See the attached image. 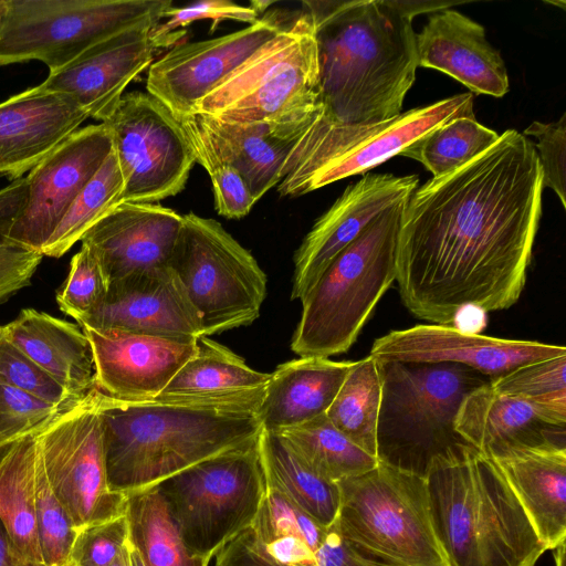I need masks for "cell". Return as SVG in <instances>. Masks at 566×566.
Returning a JSON list of instances; mask_svg holds the SVG:
<instances>
[{
  "instance_id": "7bdbcfd3",
  "label": "cell",
  "mask_w": 566,
  "mask_h": 566,
  "mask_svg": "<svg viewBox=\"0 0 566 566\" xmlns=\"http://www.w3.org/2000/svg\"><path fill=\"white\" fill-rule=\"evenodd\" d=\"M108 281L88 248L72 258L64 283L56 291V303L62 312L75 321L94 311L105 298Z\"/></svg>"
},
{
  "instance_id": "ba28073f",
  "label": "cell",
  "mask_w": 566,
  "mask_h": 566,
  "mask_svg": "<svg viewBox=\"0 0 566 566\" xmlns=\"http://www.w3.org/2000/svg\"><path fill=\"white\" fill-rule=\"evenodd\" d=\"M155 486L187 548L210 562L254 521L266 495L260 434Z\"/></svg>"
},
{
  "instance_id": "f35d334b",
  "label": "cell",
  "mask_w": 566,
  "mask_h": 566,
  "mask_svg": "<svg viewBox=\"0 0 566 566\" xmlns=\"http://www.w3.org/2000/svg\"><path fill=\"white\" fill-rule=\"evenodd\" d=\"M500 135L474 117L453 118L430 130L400 154L421 163L433 177L467 164L492 147Z\"/></svg>"
},
{
  "instance_id": "d6986e66",
  "label": "cell",
  "mask_w": 566,
  "mask_h": 566,
  "mask_svg": "<svg viewBox=\"0 0 566 566\" xmlns=\"http://www.w3.org/2000/svg\"><path fill=\"white\" fill-rule=\"evenodd\" d=\"M81 328L93 352L95 387L118 400L156 399L197 350L191 337Z\"/></svg>"
},
{
  "instance_id": "836d02e7",
  "label": "cell",
  "mask_w": 566,
  "mask_h": 566,
  "mask_svg": "<svg viewBox=\"0 0 566 566\" xmlns=\"http://www.w3.org/2000/svg\"><path fill=\"white\" fill-rule=\"evenodd\" d=\"M129 541L147 566H208L192 554L156 486L127 495Z\"/></svg>"
},
{
  "instance_id": "ffe728a7",
  "label": "cell",
  "mask_w": 566,
  "mask_h": 566,
  "mask_svg": "<svg viewBox=\"0 0 566 566\" xmlns=\"http://www.w3.org/2000/svg\"><path fill=\"white\" fill-rule=\"evenodd\" d=\"M160 20H146L95 43L65 66L50 72L41 85L71 96L88 117L103 123L116 109L125 88L154 60L151 30Z\"/></svg>"
},
{
  "instance_id": "60d3db41",
  "label": "cell",
  "mask_w": 566,
  "mask_h": 566,
  "mask_svg": "<svg viewBox=\"0 0 566 566\" xmlns=\"http://www.w3.org/2000/svg\"><path fill=\"white\" fill-rule=\"evenodd\" d=\"M35 496L38 532L45 566H74L73 552L78 531L48 482L38 447Z\"/></svg>"
},
{
  "instance_id": "52a82bcc",
  "label": "cell",
  "mask_w": 566,
  "mask_h": 566,
  "mask_svg": "<svg viewBox=\"0 0 566 566\" xmlns=\"http://www.w3.org/2000/svg\"><path fill=\"white\" fill-rule=\"evenodd\" d=\"M319 112L317 46L303 9L205 96L193 114L228 124L289 126L298 138Z\"/></svg>"
},
{
  "instance_id": "f5cc1de1",
  "label": "cell",
  "mask_w": 566,
  "mask_h": 566,
  "mask_svg": "<svg viewBox=\"0 0 566 566\" xmlns=\"http://www.w3.org/2000/svg\"><path fill=\"white\" fill-rule=\"evenodd\" d=\"M109 566H133L130 557V541L129 544Z\"/></svg>"
},
{
  "instance_id": "f907efd6",
  "label": "cell",
  "mask_w": 566,
  "mask_h": 566,
  "mask_svg": "<svg viewBox=\"0 0 566 566\" xmlns=\"http://www.w3.org/2000/svg\"><path fill=\"white\" fill-rule=\"evenodd\" d=\"M486 314L483 308L468 304L457 311L450 325L463 333L480 334L488 324Z\"/></svg>"
},
{
  "instance_id": "74e56055",
  "label": "cell",
  "mask_w": 566,
  "mask_h": 566,
  "mask_svg": "<svg viewBox=\"0 0 566 566\" xmlns=\"http://www.w3.org/2000/svg\"><path fill=\"white\" fill-rule=\"evenodd\" d=\"M566 355L518 366L490 379L499 394L523 400L549 426L566 427Z\"/></svg>"
},
{
  "instance_id": "7c38bea8",
  "label": "cell",
  "mask_w": 566,
  "mask_h": 566,
  "mask_svg": "<svg viewBox=\"0 0 566 566\" xmlns=\"http://www.w3.org/2000/svg\"><path fill=\"white\" fill-rule=\"evenodd\" d=\"M48 482L80 532L126 514L111 489L94 389L34 434Z\"/></svg>"
},
{
  "instance_id": "9c48e42d",
  "label": "cell",
  "mask_w": 566,
  "mask_h": 566,
  "mask_svg": "<svg viewBox=\"0 0 566 566\" xmlns=\"http://www.w3.org/2000/svg\"><path fill=\"white\" fill-rule=\"evenodd\" d=\"M340 533L387 566H447L431 524L426 479L382 463L337 482Z\"/></svg>"
},
{
  "instance_id": "8d00e7d4",
  "label": "cell",
  "mask_w": 566,
  "mask_h": 566,
  "mask_svg": "<svg viewBox=\"0 0 566 566\" xmlns=\"http://www.w3.org/2000/svg\"><path fill=\"white\" fill-rule=\"evenodd\" d=\"M124 179L114 149L99 170L77 196L42 255H64L105 214L122 202Z\"/></svg>"
},
{
  "instance_id": "d6a6232c",
  "label": "cell",
  "mask_w": 566,
  "mask_h": 566,
  "mask_svg": "<svg viewBox=\"0 0 566 566\" xmlns=\"http://www.w3.org/2000/svg\"><path fill=\"white\" fill-rule=\"evenodd\" d=\"M260 450L268 489L324 526L332 525L339 509L337 482L318 474L280 432L262 429Z\"/></svg>"
},
{
  "instance_id": "83f0119b",
  "label": "cell",
  "mask_w": 566,
  "mask_h": 566,
  "mask_svg": "<svg viewBox=\"0 0 566 566\" xmlns=\"http://www.w3.org/2000/svg\"><path fill=\"white\" fill-rule=\"evenodd\" d=\"M0 331L73 397L82 399L95 388L92 347L77 325L24 308Z\"/></svg>"
},
{
  "instance_id": "cb8c5ba5",
  "label": "cell",
  "mask_w": 566,
  "mask_h": 566,
  "mask_svg": "<svg viewBox=\"0 0 566 566\" xmlns=\"http://www.w3.org/2000/svg\"><path fill=\"white\" fill-rule=\"evenodd\" d=\"M418 66L443 72L474 93L502 97L510 83L504 60L484 28L452 9L429 17L415 35Z\"/></svg>"
},
{
  "instance_id": "d590c367",
  "label": "cell",
  "mask_w": 566,
  "mask_h": 566,
  "mask_svg": "<svg viewBox=\"0 0 566 566\" xmlns=\"http://www.w3.org/2000/svg\"><path fill=\"white\" fill-rule=\"evenodd\" d=\"M323 478L338 482L377 465V459L349 440L323 413L280 431Z\"/></svg>"
},
{
  "instance_id": "f6af8a7d",
  "label": "cell",
  "mask_w": 566,
  "mask_h": 566,
  "mask_svg": "<svg viewBox=\"0 0 566 566\" xmlns=\"http://www.w3.org/2000/svg\"><path fill=\"white\" fill-rule=\"evenodd\" d=\"M0 381L60 407H70L81 400L9 342L1 331Z\"/></svg>"
},
{
  "instance_id": "3957f363",
  "label": "cell",
  "mask_w": 566,
  "mask_h": 566,
  "mask_svg": "<svg viewBox=\"0 0 566 566\" xmlns=\"http://www.w3.org/2000/svg\"><path fill=\"white\" fill-rule=\"evenodd\" d=\"M111 489L124 495L163 480L262 431L258 410L160 400L125 401L94 388Z\"/></svg>"
},
{
  "instance_id": "8992f818",
  "label": "cell",
  "mask_w": 566,
  "mask_h": 566,
  "mask_svg": "<svg viewBox=\"0 0 566 566\" xmlns=\"http://www.w3.org/2000/svg\"><path fill=\"white\" fill-rule=\"evenodd\" d=\"M407 200V199H406ZM406 200L382 212L327 266L302 302L291 349L300 357L346 353L397 276Z\"/></svg>"
},
{
  "instance_id": "ac0fdd59",
  "label": "cell",
  "mask_w": 566,
  "mask_h": 566,
  "mask_svg": "<svg viewBox=\"0 0 566 566\" xmlns=\"http://www.w3.org/2000/svg\"><path fill=\"white\" fill-rule=\"evenodd\" d=\"M418 176L366 174L314 223L294 255L291 300L302 301L333 260L382 212L406 200Z\"/></svg>"
},
{
  "instance_id": "ee69618b",
  "label": "cell",
  "mask_w": 566,
  "mask_h": 566,
  "mask_svg": "<svg viewBox=\"0 0 566 566\" xmlns=\"http://www.w3.org/2000/svg\"><path fill=\"white\" fill-rule=\"evenodd\" d=\"M163 18L164 23H158L151 30V39L156 49L168 46L182 38L185 29L189 24L200 20H211L210 32H213L222 21H238L253 24L261 15L250 4L248 7L237 4L228 0L199 1L181 8L174 6L168 8Z\"/></svg>"
},
{
  "instance_id": "b9f144b4",
  "label": "cell",
  "mask_w": 566,
  "mask_h": 566,
  "mask_svg": "<svg viewBox=\"0 0 566 566\" xmlns=\"http://www.w3.org/2000/svg\"><path fill=\"white\" fill-rule=\"evenodd\" d=\"M70 407L53 405L0 381V450L36 434Z\"/></svg>"
},
{
  "instance_id": "6f0895ef",
  "label": "cell",
  "mask_w": 566,
  "mask_h": 566,
  "mask_svg": "<svg viewBox=\"0 0 566 566\" xmlns=\"http://www.w3.org/2000/svg\"><path fill=\"white\" fill-rule=\"evenodd\" d=\"M2 2H3V0H0V12H1V9H2Z\"/></svg>"
},
{
  "instance_id": "f546056e",
  "label": "cell",
  "mask_w": 566,
  "mask_h": 566,
  "mask_svg": "<svg viewBox=\"0 0 566 566\" xmlns=\"http://www.w3.org/2000/svg\"><path fill=\"white\" fill-rule=\"evenodd\" d=\"M547 549L566 538V448L515 451L493 460Z\"/></svg>"
},
{
  "instance_id": "8fae6325",
  "label": "cell",
  "mask_w": 566,
  "mask_h": 566,
  "mask_svg": "<svg viewBox=\"0 0 566 566\" xmlns=\"http://www.w3.org/2000/svg\"><path fill=\"white\" fill-rule=\"evenodd\" d=\"M169 266L200 316L201 336L249 325L260 316L266 274L218 221L182 214Z\"/></svg>"
},
{
  "instance_id": "5b68a950",
  "label": "cell",
  "mask_w": 566,
  "mask_h": 566,
  "mask_svg": "<svg viewBox=\"0 0 566 566\" xmlns=\"http://www.w3.org/2000/svg\"><path fill=\"white\" fill-rule=\"evenodd\" d=\"M376 426V459L426 479L433 464L470 444L455 431L463 399L490 381L451 363H382Z\"/></svg>"
},
{
  "instance_id": "4fadbf2b",
  "label": "cell",
  "mask_w": 566,
  "mask_h": 566,
  "mask_svg": "<svg viewBox=\"0 0 566 566\" xmlns=\"http://www.w3.org/2000/svg\"><path fill=\"white\" fill-rule=\"evenodd\" d=\"M103 124L124 179L122 202L154 203L185 188L196 159L179 119L159 99L124 94Z\"/></svg>"
},
{
  "instance_id": "2e32d148",
  "label": "cell",
  "mask_w": 566,
  "mask_h": 566,
  "mask_svg": "<svg viewBox=\"0 0 566 566\" xmlns=\"http://www.w3.org/2000/svg\"><path fill=\"white\" fill-rule=\"evenodd\" d=\"M290 21L281 12L264 13L235 32L172 48L148 69L147 93L177 118L195 113L197 104Z\"/></svg>"
},
{
  "instance_id": "bcb514c9",
  "label": "cell",
  "mask_w": 566,
  "mask_h": 566,
  "mask_svg": "<svg viewBox=\"0 0 566 566\" xmlns=\"http://www.w3.org/2000/svg\"><path fill=\"white\" fill-rule=\"evenodd\" d=\"M128 544L126 514L91 525L78 532L74 566H109Z\"/></svg>"
},
{
  "instance_id": "277c9868",
  "label": "cell",
  "mask_w": 566,
  "mask_h": 566,
  "mask_svg": "<svg viewBox=\"0 0 566 566\" xmlns=\"http://www.w3.org/2000/svg\"><path fill=\"white\" fill-rule=\"evenodd\" d=\"M426 482L447 566H534L547 551L497 464L473 447L438 460Z\"/></svg>"
},
{
  "instance_id": "9f6ffc18",
  "label": "cell",
  "mask_w": 566,
  "mask_h": 566,
  "mask_svg": "<svg viewBox=\"0 0 566 566\" xmlns=\"http://www.w3.org/2000/svg\"><path fill=\"white\" fill-rule=\"evenodd\" d=\"M7 450H8V449H7ZM7 450H0V459L2 458V455L4 454V452H6Z\"/></svg>"
},
{
  "instance_id": "11a10c76",
  "label": "cell",
  "mask_w": 566,
  "mask_h": 566,
  "mask_svg": "<svg viewBox=\"0 0 566 566\" xmlns=\"http://www.w3.org/2000/svg\"><path fill=\"white\" fill-rule=\"evenodd\" d=\"M130 557H132V564L133 566H147L145 562L139 556L138 552L135 549V547L130 543Z\"/></svg>"
},
{
  "instance_id": "f1b7e54d",
  "label": "cell",
  "mask_w": 566,
  "mask_h": 566,
  "mask_svg": "<svg viewBox=\"0 0 566 566\" xmlns=\"http://www.w3.org/2000/svg\"><path fill=\"white\" fill-rule=\"evenodd\" d=\"M353 365L301 357L277 366L258 410L262 429L280 432L326 413Z\"/></svg>"
},
{
  "instance_id": "e0dca14e",
  "label": "cell",
  "mask_w": 566,
  "mask_h": 566,
  "mask_svg": "<svg viewBox=\"0 0 566 566\" xmlns=\"http://www.w3.org/2000/svg\"><path fill=\"white\" fill-rule=\"evenodd\" d=\"M370 356L381 363H451L472 368L489 379L547 358L565 356V346L537 340L469 334L450 324H418L376 338Z\"/></svg>"
},
{
  "instance_id": "484cf974",
  "label": "cell",
  "mask_w": 566,
  "mask_h": 566,
  "mask_svg": "<svg viewBox=\"0 0 566 566\" xmlns=\"http://www.w3.org/2000/svg\"><path fill=\"white\" fill-rule=\"evenodd\" d=\"M270 376L252 369L228 347L199 336L196 354L154 400L259 410Z\"/></svg>"
},
{
  "instance_id": "5bb4252c",
  "label": "cell",
  "mask_w": 566,
  "mask_h": 566,
  "mask_svg": "<svg viewBox=\"0 0 566 566\" xmlns=\"http://www.w3.org/2000/svg\"><path fill=\"white\" fill-rule=\"evenodd\" d=\"M216 566H387L268 489L254 521L216 554Z\"/></svg>"
},
{
  "instance_id": "d4e9b609",
  "label": "cell",
  "mask_w": 566,
  "mask_h": 566,
  "mask_svg": "<svg viewBox=\"0 0 566 566\" xmlns=\"http://www.w3.org/2000/svg\"><path fill=\"white\" fill-rule=\"evenodd\" d=\"M454 428L471 447L492 460L532 448H566V427L544 423L530 405L496 392L490 381L463 399Z\"/></svg>"
},
{
  "instance_id": "7a4b0ae2",
  "label": "cell",
  "mask_w": 566,
  "mask_h": 566,
  "mask_svg": "<svg viewBox=\"0 0 566 566\" xmlns=\"http://www.w3.org/2000/svg\"><path fill=\"white\" fill-rule=\"evenodd\" d=\"M302 4L317 46L321 112L298 138L399 116L418 66L412 18L397 0Z\"/></svg>"
},
{
  "instance_id": "ab89813d",
  "label": "cell",
  "mask_w": 566,
  "mask_h": 566,
  "mask_svg": "<svg viewBox=\"0 0 566 566\" xmlns=\"http://www.w3.org/2000/svg\"><path fill=\"white\" fill-rule=\"evenodd\" d=\"M178 119L196 163H199L210 176L218 213L229 219L247 216L256 201L231 159L202 127L195 114Z\"/></svg>"
},
{
  "instance_id": "816d5d0a",
  "label": "cell",
  "mask_w": 566,
  "mask_h": 566,
  "mask_svg": "<svg viewBox=\"0 0 566 566\" xmlns=\"http://www.w3.org/2000/svg\"><path fill=\"white\" fill-rule=\"evenodd\" d=\"M0 566H23L14 557L9 537L0 522Z\"/></svg>"
},
{
  "instance_id": "9a60e30c",
  "label": "cell",
  "mask_w": 566,
  "mask_h": 566,
  "mask_svg": "<svg viewBox=\"0 0 566 566\" xmlns=\"http://www.w3.org/2000/svg\"><path fill=\"white\" fill-rule=\"evenodd\" d=\"M112 150L113 137L105 124L74 132L29 172L25 203L6 239L41 253Z\"/></svg>"
},
{
  "instance_id": "7dc6e473",
  "label": "cell",
  "mask_w": 566,
  "mask_h": 566,
  "mask_svg": "<svg viewBox=\"0 0 566 566\" xmlns=\"http://www.w3.org/2000/svg\"><path fill=\"white\" fill-rule=\"evenodd\" d=\"M524 136L535 139V150L543 171V187H549L566 208V114L554 123L533 122Z\"/></svg>"
},
{
  "instance_id": "4316f807",
  "label": "cell",
  "mask_w": 566,
  "mask_h": 566,
  "mask_svg": "<svg viewBox=\"0 0 566 566\" xmlns=\"http://www.w3.org/2000/svg\"><path fill=\"white\" fill-rule=\"evenodd\" d=\"M458 117H474L471 93L457 94L428 106L401 113L315 170L300 187L296 196L363 174L400 155L405 148L430 130Z\"/></svg>"
},
{
  "instance_id": "6da1fadb",
  "label": "cell",
  "mask_w": 566,
  "mask_h": 566,
  "mask_svg": "<svg viewBox=\"0 0 566 566\" xmlns=\"http://www.w3.org/2000/svg\"><path fill=\"white\" fill-rule=\"evenodd\" d=\"M543 171L515 129L406 200L397 250L398 291L419 319L451 324L472 304L514 305L526 283L542 214Z\"/></svg>"
},
{
  "instance_id": "30bf717a",
  "label": "cell",
  "mask_w": 566,
  "mask_h": 566,
  "mask_svg": "<svg viewBox=\"0 0 566 566\" xmlns=\"http://www.w3.org/2000/svg\"><path fill=\"white\" fill-rule=\"evenodd\" d=\"M170 0H3L0 66L40 61L54 72L105 38L161 20Z\"/></svg>"
},
{
  "instance_id": "db71d44e",
  "label": "cell",
  "mask_w": 566,
  "mask_h": 566,
  "mask_svg": "<svg viewBox=\"0 0 566 566\" xmlns=\"http://www.w3.org/2000/svg\"><path fill=\"white\" fill-rule=\"evenodd\" d=\"M555 566H565V542L558 544L554 549Z\"/></svg>"
},
{
  "instance_id": "44dd1931",
  "label": "cell",
  "mask_w": 566,
  "mask_h": 566,
  "mask_svg": "<svg viewBox=\"0 0 566 566\" xmlns=\"http://www.w3.org/2000/svg\"><path fill=\"white\" fill-rule=\"evenodd\" d=\"M81 327L166 336H201L200 316L174 270L153 268L108 284L103 302L76 319Z\"/></svg>"
},
{
  "instance_id": "603a6c76",
  "label": "cell",
  "mask_w": 566,
  "mask_h": 566,
  "mask_svg": "<svg viewBox=\"0 0 566 566\" xmlns=\"http://www.w3.org/2000/svg\"><path fill=\"white\" fill-rule=\"evenodd\" d=\"M86 118L71 96L41 84L0 103V178H22Z\"/></svg>"
},
{
  "instance_id": "c3c4849f",
  "label": "cell",
  "mask_w": 566,
  "mask_h": 566,
  "mask_svg": "<svg viewBox=\"0 0 566 566\" xmlns=\"http://www.w3.org/2000/svg\"><path fill=\"white\" fill-rule=\"evenodd\" d=\"M42 258L36 251L0 240V301L30 284Z\"/></svg>"
},
{
  "instance_id": "681fc988",
  "label": "cell",
  "mask_w": 566,
  "mask_h": 566,
  "mask_svg": "<svg viewBox=\"0 0 566 566\" xmlns=\"http://www.w3.org/2000/svg\"><path fill=\"white\" fill-rule=\"evenodd\" d=\"M27 193V177L17 179L0 189V240L6 239L13 220L25 203Z\"/></svg>"
},
{
  "instance_id": "7402d4cb",
  "label": "cell",
  "mask_w": 566,
  "mask_h": 566,
  "mask_svg": "<svg viewBox=\"0 0 566 566\" xmlns=\"http://www.w3.org/2000/svg\"><path fill=\"white\" fill-rule=\"evenodd\" d=\"M182 216L156 203L120 202L82 238L108 284L144 270L168 266Z\"/></svg>"
},
{
  "instance_id": "1f68e13d",
  "label": "cell",
  "mask_w": 566,
  "mask_h": 566,
  "mask_svg": "<svg viewBox=\"0 0 566 566\" xmlns=\"http://www.w3.org/2000/svg\"><path fill=\"white\" fill-rule=\"evenodd\" d=\"M36 441L29 436L0 459V522L23 566H45L36 521Z\"/></svg>"
},
{
  "instance_id": "4dcf8cb0",
  "label": "cell",
  "mask_w": 566,
  "mask_h": 566,
  "mask_svg": "<svg viewBox=\"0 0 566 566\" xmlns=\"http://www.w3.org/2000/svg\"><path fill=\"white\" fill-rule=\"evenodd\" d=\"M202 127L231 159L258 201L279 185L296 137L289 126L228 124L195 114Z\"/></svg>"
},
{
  "instance_id": "e575fe53",
  "label": "cell",
  "mask_w": 566,
  "mask_h": 566,
  "mask_svg": "<svg viewBox=\"0 0 566 566\" xmlns=\"http://www.w3.org/2000/svg\"><path fill=\"white\" fill-rule=\"evenodd\" d=\"M382 377V363L375 357L368 355L354 361L326 411L340 432L375 458Z\"/></svg>"
}]
</instances>
